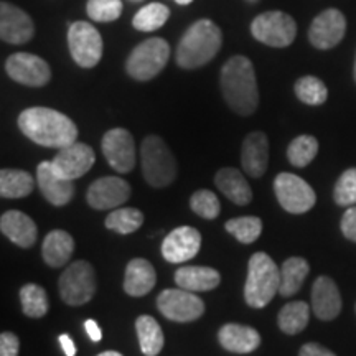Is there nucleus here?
<instances>
[{
	"mask_svg": "<svg viewBox=\"0 0 356 356\" xmlns=\"http://www.w3.org/2000/svg\"><path fill=\"white\" fill-rule=\"evenodd\" d=\"M33 177L25 170L3 168L0 172V195L2 198H24L32 193Z\"/></svg>",
	"mask_w": 356,
	"mask_h": 356,
	"instance_id": "30",
	"label": "nucleus"
},
{
	"mask_svg": "<svg viewBox=\"0 0 356 356\" xmlns=\"http://www.w3.org/2000/svg\"><path fill=\"white\" fill-rule=\"evenodd\" d=\"M20 302L24 314L30 318H42L50 309L47 292L37 284H25L20 289Z\"/></svg>",
	"mask_w": 356,
	"mask_h": 356,
	"instance_id": "32",
	"label": "nucleus"
},
{
	"mask_svg": "<svg viewBox=\"0 0 356 356\" xmlns=\"http://www.w3.org/2000/svg\"><path fill=\"white\" fill-rule=\"evenodd\" d=\"M221 91L225 101L239 115H251L259 104L254 66L246 56L229 58L221 68Z\"/></svg>",
	"mask_w": 356,
	"mask_h": 356,
	"instance_id": "2",
	"label": "nucleus"
},
{
	"mask_svg": "<svg viewBox=\"0 0 356 356\" xmlns=\"http://www.w3.org/2000/svg\"><path fill=\"white\" fill-rule=\"evenodd\" d=\"M312 309L320 320L330 322L341 312V296L337 284L327 275H320L312 287Z\"/></svg>",
	"mask_w": 356,
	"mask_h": 356,
	"instance_id": "20",
	"label": "nucleus"
},
{
	"mask_svg": "<svg viewBox=\"0 0 356 356\" xmlns=\"http://www.w3.org/2000/svg\"><path fill=\"white\" fill-rule=\"evenodd\" d=\"M341 233L345 234L346 239L356 243V204L355 207H350L348 210L345 211L343 218H341Z\"/></svg>",
	"mask_w": 356,
	"mask_h": 356,
	"instance_id": "42",
	"label": "nucleus"
},
{
	"mask_svg": "<svg viewBox=\"0 0 356 356\" xmlns=\"http://www.w3.org/2000/svg\"><path fill=\"white\" fill-rule=\"evenodd\" d=\"M168 17H170V10L163 3H149L136 13L132 25L139 32H154V30H159L160 26L165 25Z\"/></svg>",
	"mask_w": 356,
	"mask_h": 356,
	"instance_id": "34",
	"label": "nucleus"
},
{
	"mask_svg": "<svg viewBox=\"0 0 356 356\" xmlns=\"http://www.w3.org/2000/svg\"><path fill=\"white\" fill-rule=\"evenodd\" d=\"M346 19L337 8H327L312 22L309 40L318 50H330L345 37Z\"/></svg>",
	"mask_w": 356,
	"mask_h": 356,
	"instance_id": "15",
	"label": "nucleus"
},
{
	"mask_svg": "<svg viewBox=\"0 0 356 356\" xmlns=\"http://www.w3.org/2000/svg\"><path fill=\"white\" fill-rule=\"evenodd\" d=\"M20 341L15 333L3 332L0 335V356H19Z\"/></svg>",
	"mask_w": 356,
	"mask_h": 356,
	"instance_id": "41",
	"label": "nucleus"
},
{
	"mask_svg": "<svg viewBox=\"0 0 356 356\" xmlns=\"http://www.w3.org/2000/svg\"><path fill=\"white\" fill-rule=\"evenodd\" d=\"M144 222V215L136 208H115L106 218V228L119 234H131Z\"/></svg>",
	"mask_w": 356,
	"mask_h": 356,
	"instance_id": "33",
	"label": "nucleus"
},
{
	"mask_svg": "<svg viewBox=\"0 0 356 356\" xmlns=\"http://www.w3.org/2000/svg\"><path fill=\"white\" fill-rule=\"evenodd\" d=\"M6 71L13 81L32 88H42L51 78L47 61L32 53H13L7 58Z\"/></svg>",
	"mask_w": 356,
	"mask_h": 356,
	"instance_id": "12",
	"label": "nucleus"
},
{
	"mask_svg": "<svg viewBox=\"0 0 356 356\" xmlns=\"http://www.w3.org/2000/svg\"><path fill=\"white\" fill-rule=\"evenodd\" d=\"M202 248V234L191 226H180L165 236L162 243V256L172 264L193 259Z\"/></svg>",
	"mask_w": 356,
	"mask_h": 356,
	"instance_id": "17",
	"label": "nucleus"
},
{
	"mask_svg": "<svg viewBox=\"0 0 356 356\" xmlns=\"http://www.w3.org/2000/svg\"><path fill=\"white\" fill-rule=\"evenodd\" d=\"M251 33L257 42L267 47L286 48L296 40L297 25L286 12H264L252 20Z\"/></svg>",
	"mask_w": 356,
	"mask_h": 356,
	"instance_id": "8",
	"label": "nucleus"
},
{
	"mask_svg": "<svg viewBox=\"0 0 356 356\" xmlns=\"http://www.w3.org/2000/svg\"><path fill=\"white\" fill-rule=\"evenodd\" d=\"M241 165L248 175L259 178L269 165V140L264 132H251L243 142Z\"/></svg>",
	"mask_w": 356,
	"mask_h": 356,
	"instance_id": "21",
	"label": "nucleus"
},
{
	"mask_svg": "<svg viewBox=\"0 0 356 356\" xmlns=\"http://www.w3.org/2000/svg\"><path fill=\"white\" fill-rule=\"evenodd\" d=\"M60 345H61V348H63L66 356H74V355H76V345H74L73 338L66 335V333H63V335H60Z\"/></svg>",
	"mask_w": 356,
	"mask_h": 356,
	"instance_id": "45",
	"label": "nucleus"
},
{
	"mask_svg": "<svg viewBox=\"0 0 356 356\" xmlns=\"http://www.w3.org/2000/svg\"><path fill=\"white\" fill-rule=\"evenodd\" d=\"M335 202L340 207H355L356 204V168H348L338 178L335 191H333Z\"/></svg>",
	"mask_w": 356,
	"mask_h": 356,
	"instance_id": "40",
	"label": "nucleus"
},
{
	"mask_svg": "<svg viewBox=\"0 0 356 356\" xmlns=\"http://www.w3.org/2000/svg\"><path fill=\"white\" fill-rule=\"evenodd\" d=\"M280 287V267L266 252H256L249 259L244 299L252 309H264Z\"/></svg>",
	"mask_w": 356,
	"mask_h": 356,
	"instance_id": "4",
	"label": "nucleus"
},
{
	"mask_svg": "<svg viewBox=\"0 0 356 356\" xmlns=\"http://www.w3.org/2000/svg\"><path fill=\"white\" fill-rule=\"evenodd\" d=\"M170 47L163 38H149L137 44L126 61L129 76L137 81H149L165 68Z\"/></svg>",
	"mask_w": 356,
	"mask_h": 356,
	"instance_id": "6",
	"label": "nucleus"
},
{
	"mask_svg": "<svg viewBox=\"0 0 356 356\" xmlns=\"http://www.w3.org/2000/svg\"><path fill=\"white\" fill-rule=\"evenodd\" d=\"M0 231L7 236L13 244L20 248H30L37 241V225L24 211L10 210L0 218Z\"/></svg>",
	"mask_w": 356,
	"mask_h": 356,
	"instance_id": "22",
	"label": "nucleus"
},
{
	"mask_svg": "<svg viewBox=\"0 0 356 356\" xmlns=\"http://www.w3.org/2000/svg\"><path fill=\"white\" fill-rule=\"evenodd\" d=\"M35 35L33 20L22 8L8 2L0 3V37L6 43L24 44Z\"/></svg>",
	"mask_w": 356,
	"mask_h": 356,
	"instance_id": "18",
	"label": "nucleus"
},
{
	"mask_svg": "<svg viewBox=\"0 0 356 356\" xmlns=\"http://www.w3.org/2000/svg\"><path fill=\"white\" fill-rule=\"evenodd\" d=\"M95 150L86 144H81V142H74V144L60 149V152L51 160V167L55 168L58 175L74 181L76 178L86 175L91 170V167L95 165Z\"/></svg>",
	"mask_w": 356,
	"mask_h": 356,
	"instance_id": "14",
	"label": "nucleus"
},
{
	"mask_svg": "<svg viewBox=\"0 0 356 356\" xmlns=\"http://www.w3.org/2000/svg\"><path fill=\"white\" fill-rule=\"evenodd\" d=\"M226 231L233 234L239 243L251 244L257 241L262 233V221L257 216H244L229 220L225 225Z\"/></svg>",
	"mask_w": 356,
	"mask_h": 356,
	"instance_id": "36",
	"label": "nucleus"
},
{
	"mask_svg": "<svg viewBox=\"0 0 356 356\" xmlns=\"http://www.w3.org/2000/svg\"><path fill=\"white\" fill-rule=\"evenodd\" d=\"M74 251V239L63 229H53L44 238L42 246L43 261L50 267H63Z\"/></svg>",
	"mask_w": 356,
	"mask_h": 356,
	"instance_id": "27",
	"label": "nucleus"
},
{
	"mask_svg": "<svg viewBox=\"0 0 356 356\" xmlns=\"http://www.w3.org/2000/svg\"><path fill=\"white\" fill-rule=\"evenodd\" d=\"M136 330L139 337V345L145 356H157L163 348V332L157 320L150 315H140L136 320Z\"/></svg>",
	"mask_w": 356,
	"mask_h": 356,
	"instance_id": "29",
	"label": "nucleus"
},
{
	"mask_svg": "<svg viewBox=\"0 0 356 356\" xmlns=\"http://www.w3.org/2000/svg\"><path fill=\"white\" fill-rule=\"evenodd\" d=\"M97 356H122V355L119 353V351H104V353H101Z\"/></svg>",
	"mask_w": 356,
	"mask_h": 356,
	"instance_id": "46",
	"label": "nucleus"
},
{
	"mask_svg": "<svg viewBox=\"0 0 356 356\" xmlns=\"http://www.w3.org/2000/svg\"><path fill=\"white\" fill-rule=\"evenodd\" d=\"M37 184L42 195L53 207H65L74 195L73 181L58 175L50 162H42L37 168Z\"/></svg>",
	"mask_w": 356,
	"mask_h": 356,
	"instance_id": "19",
	"label": "nucleus"
},
{
	"mask_svg": "<svg viewBox=\"0 0 356 356\" xmlns=\"http://www.w3.org/2000/svg\"><path fill=\"white\" fill-rule=\"evenodd\" d=\"M274 191L280 207L292 215H302V213L310 211L317 202L314 188L304 178L289 172H282L275 177Z\"/></svg>",
	"mask_w": 356,
	"mask_h": 356,
	"instance_id": "9",
	"label": "nucleus"
},
{
	"mask_svg": "<svg viewBox=\"0 0 356 356\" xmlns=\"http://www.w3.org/2000/svg\"><path fill=\"white\" fill-rule=\"evenodd\" d=\"M84 328H86V333H88L89 338H91L92 341H101L102 332H101L99 325H97V323L95 322V320L88 318L86 322H84Z\"/></svg>",
	"mask_w": 356,
	"mask_h": 356,
	"instance_id": "44",
	"label": "nucleus"
},
{
	"mask_svg": "<svg viewBox=\"0 0 356 356\" xmlns=\"http://www.w3.org/2000/svg\"><path fill=\"white\" fill-rule=\"evenodd\" d=\"M96 273L86 261H76L65 269L58 280V289L65 304L79 307L88 304L96 293Z\"/></svg>",
	"mask_w": 356,
	"mask_h": 356,
	"instance_id": "7",
	"label": "nucleus"
},
{
	"mask_svg": "<svg viewBox=\"0 0 356 356\" xmlns=\"http://www.w3.org/2000/svg\"><path fill=\"white\" fill-rule=\"evenodd\" d=\"M20 131L35 144L63 149L78 139V127L68 115L50 108H29L19 115Z\"/></svg>",
	"mask_w": 356,
	"mask_h": 356,
	"instance_id": "1",
	"label": "nucleus"
},
{
	"mask_svg": "<svg viewBox=\"0 0 356 356\" xmlns=\"http://www.w3.org/2000/svg\"><path fill=\"white\" fill-rule=\"evenodd\" d=\"M178 287L190 292H207L220 286L221 275L208 266H185L175 273Z\"/></svg>",
	"mask_w": 356,
	"mask_h": 356,
	"instance_id": "25",
	"label": "nucleus"
},
{
	"mask_svg": "<svg viewBox=\"0 0 356 356\" xmlns=\"http://www.w3.org/2000/svg\"><path fill=\"white\" fill-rule=\"evenodd\" d=\"M310 317V307L307 302L296 300L289 302L280 309L277 323L279 328L287 335H297L300 333L309 323Z\"/></svg>",
	"mask_w": 356,
	"mask_h": 356,
	"instance_id": "31",
	"label": "nucleus"
},
{
	"mask_svg": "<svg viewBox=\"0 0 356 356\" xmlns=\"http://www.w3.org/2000/svg\"><path fill=\"white\" fill-rule=\"evenodd\" d=\"M142 172L145 181L154 188H165L177 177V160L165 140L159 136L145 137L140 147Z\"/></svg>",
	"mask_w": 356,
	"mask_h": 356,
	"instance_id": "5",
	"label": "nucleus"
},
{
	"mask_svg": "<svg viewBox=\"0 0 356 356\" xmlns=\"http://www.w3.org/2000/svg\"><path fill=\"white\" fill-rule=\"evenodd\" d=\"M296 95L302 102L309 106H320L327 101L328 89L322 79L315 76H304L297 79Z\"/></svg>",
	"mask_w": 356,
	"mask_h": 356,
	"instance_id": "37",
	"label": "nucleus"
},
{
	"mask_svg": "<svg viewBox=\"0 0 356 356\" xmlns=\"http://www.w3.org/2000/svg\"><path fill=\"white\" fill-rule=\"evenodd\" d=\"M102 154L115 172L127 173L136 167V142L126 129H111L102 137Z\"/></svg>",
	"mask_w": 356,
	"mask_h": 356,
	"instance_id": "13",
	"label": "nucleus"
},
{
	"mask_svg": "<svg viewBox=\"0 0 356 356\" xmlns=\"http://www.w3.org/2000/svg\"><path fill=\"white\" fill-rule=\"evenodd\" d=\"M310 266L304 257H289L280 266V287L279 293L282 297H292L300 291L304 280L309 275Z\"/></svg>",
	"mask_w": 356,
	"mask_h": 356,
	"instance_id": "28",
	"label": "nucleus"
},
{
	"mask_svg": "<svg viewBox=\"0 0 356 356\" xmlns=\"http://www.w3.org/2000/svg\"><path fill=\"white\" fill-rule=\"evenodd\" d=\"M68 47L73 60L81 68H92L102 58L101 33L88 22H74L70 25Z\"/></svg>",
	"mask_w": 356,
	"mask_h": 356,
	"instance_id": "11",
	"label": "nucleus"
},
{
	"mask_svg": "<svg viewBox=\"0 0 356 356\" xmlns=\"http://www.w3.org/2000/svg\"><path fill=\"white\" fill-rule=\"evenodd\" d=\"M355 79H356V60H355Z\"/></svg>",
	"mask_w": 356,
	"mask_h": 356,
	"instance_id": "48",
	"label": "nucleus"
},
{
	"mask_svg": "<svg viewBox=\"0 0 356 356\" xmlns=\"http://www.w3.org/2000/svg\"><path fill=\"white\" fill-rule=\"evenodd\" d=\"M157 309L163 317L172 322H195L204 314V304L197 293L185 289H167L157 297Z\"/></svg>",
	"mask_w": 356,
	"mask_h": 356,
	"instance_id": "10",
	"label": "nucleus"
},
{
	"mask_svg": "<svg viewBox=\"0 0 356 356\" xmlns=\"http://www.w3.org/2000/svg\"><path fill=\"white\" fill-rule=\"evenodd\" d=\"M155 282H157V274L149 261L137 257L129 262L124 275L126 293L131 297H144L155 287Z\"/></svg>",
	"mask_w": 356,
	"mask_h": 356,
	"instance_id": "24",
	"label": "nucleus"
},
{
	"mask_svg": "<svg viewBox=\"0 0 356 356\" xmlns=\"http://www.w3.org/2000/svg\"><path fill=\"white\" fill-rule=\"evenodd\" d=\"M177 3H180V6H188V3L193 2V0H175Z\"/></svg>",
	"mask_w": 356,
	"mask_h": 356,
	"instance_id": "47",
	"label": "nucleus"
},
{
	"mask_svg": "<svg viewBox=\"0 0 356 356\" xmlns=\"http://www.w3.org/2000/svg\"><path fill=\"white\" fill-rule=\"evenodd\" d=\"M218 340L231 353H251L261 345V335L256 328L239 323H226L218 332Z\"/></svg>",
	"mask_w": 356,
	"mask_h": 356,
	"instance_id": "23",
	"label": "nucleus"
},
{
	"mask_svg": "<svg viewBox=\"0 0 356 356\" xmlns=\"http://www.w3.org/2000/svg\"><path fill=\"white\" fill-rule=\"evenodd\" d=\"M318 140L314 136H299L287 147V159L293 167L304 168L317 157Z\"/></svg>",
	"mask_w": 356,
	"mask_h": 356,
	"instance_id": "35",
	"label": "nucleus"
},
{
	"mask_svg": "<svg viewBox=\"0 0 356 356\" xmlns=\"http://www.w3.org/2000/svg\"><path fill=\"white\" fill-rule=\"evenodd\" d=\"M215 184L226 198L231 202L246 207L252 200V190L244 175L236 168H221L215 175Z\"/></svg>",
	"mask_w": 356,
	"mask_h": 356,
	"instance_id": "26",
	"label": "nucleus"
},
{
	"mask_svg": "<svg viewBox=\"0 0 356 356\" xmlns=\"http://www.w3.org/2000/svg\"><path fill=\"white\" fill-rule=\"evenodd\" d=\"M131 197V185L121 177H102L88 188L86 202L95 210H114Z\"/></svg>",
	"mask_w": 356,
	"mask_h": 356,
	"instance_id": "16",
	"label": "nucleus"
},
{
	"mask_svg": "<svg viewBox=\"0 0 356 356\" xmlns=\"http://www.w3.org/2000/svg\"><path fill=\"white\" fill-rule=\"evenodd\" d=\"M299 356H337V355L332 353L330 350H327L325 346L318 343H307L300 348Z\"/></svg>",
	"mask_w": 356,
	"mask_h": 356,
	"instance_id": "43",
	"label": "nucleus"
},
{
	"mask_svg": "<svg viewBox=\"0 0 356 356\" xmlns=\"http://www.w3.org/2000/svg\"><path fill=\"white\" fill-rule=\"evenodd\" d=\"M222 35L215 22L202 19L184 33L177 47V65L184 70H197L211 61L220 51Z\"/></svg>",
	"mask_w": 356,
	"mask_h": 356,
	"instance_id": "3",
	"label": "nucleus"
},
{
	"mask_svg": "<svg viewBox=\"0 0 356 356\" xmlns=\"http://www.w3.org/2000/svg\"><path fill=\"white\" fill-rule=\"evenodd\" d=\"M190 207L191 210L197 213L198 216L204 218V220H215L221 210L220 200L210 190L195 191L190 198Z\"/></svg>",
	"mask_w": 356,
	"mask_h": 356,
	"instance_id": "38",
	"label": "nucleus"
},
{
	"mask_svg": "<svg viewBox=\"0 0 356 356\" xmlns=\"http://www.w3.org/2000/svg\"><path fill=\"white\" fill-rule=\"evenodd\" d=\"M88 15L95 22H114L121 17L122 2L121 0H88Z\"/></svg>",
	"mask_w": 356,
	"mask_h": 356,
	"instance_id": "39",
	"label": "nucleus"
}]
</instances>
